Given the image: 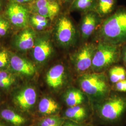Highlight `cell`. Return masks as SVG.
Masks as SVG:
<instances>
[{"label":"cell","instance_id":"obj_19","mask_svg":"<svg viewBox=\"0 0 126 126\" xmlns=\"http://www.w3.org/2000/svg\"><path fill=\"white\" fill-rule=\"evenodd\" d=\"M108 79L113 85L126 79V68L123 65H113L108 71Z\"/></svg>","mask_w":126,"mask_h":126},{"label":"cell","instance_id":"obj_31","mask_svg":"<svg viewBox=\"0 0 126 126\" xmlns=\"http://www.w3.org/2000/svg\"><path fill=\"white\" fill-rule=\"evenodd\" d=\"M1 6V0H0V8Z\"/></svg>","mask_w":126,"mask_h":126},{"label":"cell","instance_id":"obj_8","mask_svg":"<svg viewBox=\"0 0 126 126\" xmlns=\"http://www.w3.org/2000/svg\"><path fill=\"white\" fill-rule=\"evenodd\" d=\"M7 15L14 25L26 26L30 20V10L23 4L11 2L6 10Z\"/></svg>","mask_w":126,"mask_h":126},{"label":"cell","instance_id":"obj_3","mask_svg":"<svg viewBox=\"0 0 126 126\" xmlns=\"http://www.w3.org/2000/svg\"><path fill=\"white\" fill-rule=\"evenodd\" d=\"M78 83L80 89L95 104L107 98L112 91L108 77L103 72L82 74Z\"/></svg>","mask_w":126,"mask_h":126},{"label":"cell","instance_id":"obj_21","mask_svg":"<svg viewBox=\"0 0 126 126\" xmlns=\"http://www.w3.org/2000/svg\"><path fill=\"white\" fill-rule=\"evenodd\" d=\"M0 116L3 119L14 125L19 126L25 123V119L12 110L5 109L0 112Z\"/></svg>","mask_w":126,"mask_h":126},{"label":"cell","instance_id":"obj_7","mask_svg":"<svg viewBox=\"0 0 126 126\" xmlns=\"http://www.w3.org/2000/svg\"><path fill=\"white\" fill-rule=\"evenodd\" d=\"M29 9L34 14L52 20L60 13L61 6L57 0H33L29 4Z\"/></svg>","mask_w":126,"mask_h":126},{"label":"cell","instance_id":"obj_11","mask_svg":"<svg viewBox=\"0 0 126 126\" xmlns=\"http://www.w3.org/2000/svg\"><path fill=\"white\" fill-rule=\"evenodd\" d=\"M36 97L35 89L32 87L29 86L21 90L15 96L14 100L20 108L26 110L32 108L35 104Z\"/></svg>","mask_w":126,"mask_h":126},{"label":"cell","instance_id":"obj_17","mask_svg":"<svg viewBox=\"0 0 126 126\" xmlns=\"http://www.w3.org/2000/svg\"><path fill=\"white\" fill-rule=\"evenodd\" d=\"M38 108L39 113L47 115L57 113L60 109L59 103L55 99L49 97H45L41 99Z\"/></svg>","mask_w":126,"mask_h":126},{"label":"cell","instance_id":"obj_10","mask_svg":"<svg viewBox=\"0 0 126 126\" xmlns=\"http://www.w3.org/2000/svg\"><path fill=\"white\" fill-rule=\"evenodd\" d=\"M53 47L50 39L46 37L38 38L33 47V56L37 63H43L49 59L53 52Z\"/></svg>","mask_w":126,"mask_h":126},{"label":"cell","instance_id":"obj_12","mask_svg":"<svg viewBox=\"0 0 126 126\" xmlns=\"http://www.w3.org/2000/svg\"><path fill=\"white\" fill-rule=\"evenodd\" d=\"M100 16L94 11L85 12L82 19L80 25L81 37L86 39L94 31L99 22Z\"/></svg>","mask_w":126,"mask_h":126},{"label":"cell","instance_id":"obj_32","mask_svg":"<svg viewBox=\"0 0 126 126\" xmlns=\"http://www.w3.org/2000/svg\"><path fill=\"white\" fill-rule=\"evenodd\" d=\"M0 126H4V125H3V124H1V123H0Z\"/></svg>","mask_w":126,"mask_h":126},{"label":"cell","instance_id":"obj_2","mask_svg":"<svg viewBox=\"0 0 126 126\" xmlns=\"http://www.w3.org/2000/svg\"><path fill=\"white\" fill-rule=\"evenodd\" d=\"M103 42L115 45L126 43V7L117 8L104 22L99 31Z\"/></svg>","mask_w":126,"mask_h":126},{"label":"cell","instance_id":"obj_33","mask_svg":"<svg viewBox=\"0 0 126 126\" xmlns=\"http://www.w3.org/2000/svg\"></svg>","mask_w":126,"mask_h":126},{"label":"cell","instance_id":"obj_4","mask_svg":"<svg viewBox=\"0 0 126 126\" xmlns=\"http://www.w3.org/2000/svg\"><path fill=\"white\" fill-rule=\"evenodd\" d=\"M122 46L103 41L99 43L93 57L91 70L94 72H101L119 62Z\"/></svg>","mask_w":126,"mask_h":126},{"label":"cell","instance_id":"obj_23","mask_svg":"<svg viewBox=\"0 0 126 126\" xmlns=\"http://www.w3.org/2000/svg\"><path fill=\"white\" fill-rule=\"evenodd\" d=\"M15 81V78L11 73L0 71V87L8 88L12 86Z\"/></svg>","mask_w":126,"mask_h":126},{"label":"cell","instance_id":"obj_16","mask_svg":"<svg viewBox=\"0 0 126 126\" xmlns=\"http://www.w3.org/2000/svg\"><path fill=\"white\" fill-rule=\"evenodd\" d=\"M36 35L31 29H26L21 33L16 41V45L21 50H27L33 48L35 44Z\"/></svg>","mask_w":126,"mask_h":126},{"label":"cell","instance_id":"obj_34","mask_svg":"<svg viewBox=\"0 0 126 126\" xmlns=\"http://www.w3.org/2000/svg\"></svg>","mask_w":126,"mask_h":126},{"label":"cell","instance_id":"obj_15","mask_svg":"<svg viewBox=\"0 0 126 126\" xmlns=\"http://www.w3.org/2000/svg\"><path fill=\"white\" fill-rule=\"evenodd\" d=\"M87 96L81 90L75 87L69 88L63 95V100L68 107L83 105L87 101Z\"/></svg>","mask_w":126,"mask_h":126},{"label":"cell","instance_id":"obj_27","mask_svg":"<svg viewBox=\"0 0 126 126\" xmlns=\"http://www.w3.org/2000/svg\"><path fill=\"white\" fill-rule=\"evenodd\" d=\"M9 61V55L6 50L0 51V68L6 66Z\"/></svg>","mask_w":126,"mask_h":126},{"label":"cell","instance_id":"obj_28","mask_svg":"<svg viewBox=\"0 0 126 126\" xmlns=\"http://www.w3.org/2000/svg\"><path fill=\"white\" fill-rule=\"evenodd\" d=\"M123 65L126 68V43L122 46L121 60Z\"/></svg>","mask_w":126,"mask_h":126},{"label":"cell","instance_id":"obj_30","mask_svg":"<svg viewBox=\"0 0 126 126\" xmlns=\"http://www.w3.org/2000/svg\"><path fill=\"white\" fill-rule=\"evenodd\" d=\"M63 2L66 3H70L71 4V3H72V1L74 0H62Z\"/></svg>","mask_w":126,"mask_h":126},{"label":"cell","instance_id":"obj_22","mask_svg":"<svg viewBox=\"0 0 126 126\" xmlns=\"http://www.w3.org/2000/svg\"><path fill=\"white\" fill-rule=\"evenodd\" d=\"M31 23L33 26L38 31H42L48 26L49 19L37 14H34L30 17Z\"/></svg>","mask_w":126,"mask_h":126},{"label":"cell","instance_id":"obj_20","mask_svg":"<svg viewBox=\"0 0 126 126\" xmlns=\"http://www.w3.org/2000/svg\"><path fill=\"white\" fill-rule=\"evenodd\" d=\"M96 0H74L71 3L70 11H78L84 13L94 11Z\"/></svg>","mask_w":126,"mask_h":126},{"label":"cell","instance_id":"obj_24","mask_svg":"<svg viewBox=\"0 0 126 126\" xmlns=\"http://www.w3.org/2000/svg\"><path fill=\"white\" fill-rule=\"evenodd\" d=\"M64 119L57 116H49L42 120L39 126H63Z\"/></svg>","mask_w":126,"mask_h":126},{"label":"cell","instance_id":"obj_29","mask_svg":"<svg viewBox=\"0 0 126 126\" xmlns=\"http://www.w3.org/2000/svg\"><path fill=\"white\" fill-rule=\"evenodd\" d=\"M63 126H81L79 123H78L75 122H73L70 120H67V121H65Z\"/></svg>","mask_w":126,"mask_h":126},{"label":"cell","instance_id":"obj_1","mask_svg":"<svg viewBox=\"0 0 126 126\" xmlns=\"http://www.w3.org/2000/svg\"><path fill=\"white\" fill-rule=\"evenodd\" d=\"M99 119L113 126H122L126 122V94L112 91L103 101L95 103Z\"/></svg>","mask_w":126,"mask_h":126},{"label":"cell","instance_id":"obj_13","mask_svg":"<svg viewBox=\"0 0 126 126\" xmlns=\"http://www.w3.org/2000/svg\"><path fill=\"white\" fill-rule=\"evenodd\" d=\"M90 110L85 104L68 107L64 113V116L78 123L85 122L89 116Z\"/></svg>","mask_w":126,"mask_h":126},{"label":"cell","instance_id":"obj_18","mask_svg":"<svg viewBox=\"0 0 126 126\" xmlns=\"http://www.w3.org/2000/svg\"><path fill=\"white\" fill-rule=\"evenodd\" d=\"M117 0H96L94 10L100 17L110 15L116 9Z\"/></svg>","mask_w":126,"mask_h":126},{"label":"cell","instance_id":"obj_25","mask_svg":"<svg viewBox=\"0 0 126 126\" xmlns=\"http://www.w3.org/2000/svg\"><path fill=\"white\" fill-rule=\"evenodd\" d=\"M112 90L119 93L126 94V79L113 85Z\"/></svg>","mask_w":126,"mask_h":126},{"label":"cell","instance_id":"obj_14","mask_svg":"<svg viewBox=\"0 0 126 126\" xmlns=\"http://www.w3.org/2000/svg\"><path fill=\"white\" fill-rule=\"evenodd\" d=\"M10 63L13 70L24 75L31 76L36 72V68L33 63L17 56H13L10 60Z\"/></svg>","mask_w":126,"mask_h":126},{"label":"cell","instance_id":"obj_26","mask_svg":"<svg viewBox=\"0 0 126 126\" xmlns=\"http://www.w3.org/2000/svg\"><path fill=\"white\" fill-rule=\"evenodd\" d=\"M10 25L7 20L0 16V36H4L9 30Z\"/></svg>","mask_w":126,"mask_h":126},{"label":"cell","instance_id":"obj_6","mask_svg":"<svg viewBox=\"0 0 126 126\" xmlns=\"http://www.w3.org/2000/svg\"><path fill=\"white\" fill-rule=\"evenodd\" d=\"M55 36L59 44L63 47H69L74 44L76 37V30L71 19L62 15L58 19Z\"/></svg>","mask_w":126,"mask_h":126},{"label":"cell","instance_id":"obj_5","mask_svg":"<svg viewBox=\"0 0 126 126\" xmlns=\"http://www.w3.org/2000/svg\"><path fill=\"white\" fill-rule=\"evenodd\" d=\"M96 47L93 43H86L72 54L71 59L77 72L83 74L91 68Z\"/></svg>","mask_w":126,"mask_h":126},{"label":"cell","instance_id":"obj_9","mask_svg":"<svg viewBox=\"0 0 126 126\" xmlns=\"http://www.w3.org/2000/svg\"><path fill=\"white\" fill-rule=\"evenodd\" d=\"M67 79L66 69L63 64H58L51 68L46 75V82L53 89L62 88Z\"/></svg>","mask_w":126,"mask_h":126}]
</instances>
